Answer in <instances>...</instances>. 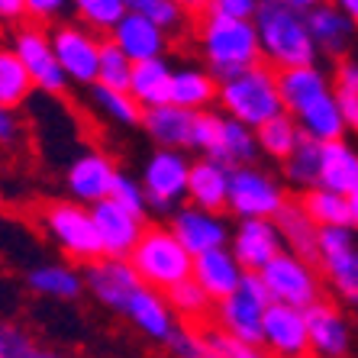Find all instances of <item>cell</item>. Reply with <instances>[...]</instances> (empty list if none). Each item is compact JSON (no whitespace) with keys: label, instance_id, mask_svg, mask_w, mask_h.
Returning a JSON list of instances; mask_svg holds the SVG:
<instances>
[{"label":"cell","instance_id":"ba28073f","mask_svg":"<svg viewBox=\"0 0 358 358\" xmlns=\"http://www.w3.org/2000/svg\"><path fill=\"white\" fill-rule=\"evenodd\" d=\"M284 203H287V191L268 168L245 165L229 171L226 213H233L236 220H275Z\"/></svg>","mask_w":358,"mask_h":358},{"label":"cell","instance_id":"ab89813d","mask_svg":"<svg viewBox=\"0 0 358 358\" xmlns=\"http://www.w3.org/2000/svg\"><path fill=\"white\" fill-rule=\"evenodd\" d=\"M300 207L307 210V217L317 223V229H333V226H349V203L339 194H329L323 187L300 194Z\"/></svg>","mask_w":358,"mask_h":358},{"label":"cell","instance_id":"8fae6325","mask_svg":"<svg viewBox=\"0 0 358 358\" xmlns=\"http://www.w3.org/2000/svg\"><path fill=\"white\" fill-rule=\"evenodd\" d=\"M187 171H191L187 152H168V149L152 152L139 175L149 213L171 217L181 207L184 197H187Z\"/></svg>","mask_w":358,"mask_h":358},{"label":"cell","instance_id":"603a6c76","mask_svg":"<svg viewBox=\"0 0 358 358\" xmlns=\"http://www.w3.org/2000/svg\"><path fill=\"white\" fill-rule=\"evenodd\" d=\"M120 317H126L142 336H149V339H155V342H168V336L175 333V326H178L165 294L152 291L145 284L136 287V294L129 297V303H126V310Z\"/></svg>","mask_w":358,"mask_h":358},{"label":"cell","instance_id":"6da1fadb","mask_svg":"<svg viewBox=\"0 0 358 358\" xmlns=\"http://www.w3.org/2000/svg\"><path fill=\"white\" fill-rule=\"evenodd\" d=\"M310 3L313 0H262L255 7L252 26L259 36L262 65H268L271 71L320 65V55L303 23Z\"/></svg>","mask_w":358,"mask_h":358},{"label":"cell","instance_id":"f907efd6","mask_svg":"<svg viewBox=\"0 0 358 358\" xmlns=\"http://www.w3.org/2000/svg\"><path fill=\"white\" fill-rule=\"evenodd\" d=\"M20 136H23L20 117L0 107V145H13V142H20Z\"/></svg>","mask_w":358,"mask_h":358},{"label":"cell","instance_id":"5bb4252c","mask_svg":"<svg viewBox=\"0 0 358 358\" xmlns=\"http://www.w3.org/2000/svg\"><path fill=\"white\" fill-rule=\"evenodd\" d=\"M168 229L178 242L184 245V252L197 259L203 252H217L229 245V233L233 226L226 223V213H207V210H197L191 203H181V207L168 217Z\"/></svg>","mask_w":358,"mask_h":358},{"label":"cell","instance_id":"277c9868","mask_svg":"<svg viewBox=\"0 0 358 358\" xmlns=\"http://www.w3.org/2000/svg\"><path fill=\"white\" fill-rule=\"evenodd\" d=\"M126 262H129V268L145 287L159 294H168L175 291L178 284L191 281V268H194V259L184 252V245L171 236V229L165 223L145 226V233L136 242L133 255Z\"/></svg>","mask_w":358,"mask_h":358},{"label":"cell","instance_id":"d590c367","mask_svg":"<svg viewBox=\"0 0 358 358\" xmlns=\"http://www.w3.org/2000/svg\"><path fill=\"white\" fill-rule=\"evenodd\" d=\"M33 91H36L33 81L26 75V68L20 65V59L13 55V49L0 45V107L17 113Z\"/></svg>","mask_w":358,"mask_h":358},{"label":"cell","instance_id":"ee69618b","mask_svg":"<svg viewBox=\"0 0 358 358\" xmlns=\"http://www.w3.org/2000/svg\"><path fill=\"white\" fill-rule=\"evenodd\" d=\"M168 349L175 358H213L207 339H203V326L178 323L175 333L168 336Z\"/></svg>","mask_w":358,"mask_h":358},{"label":"cell","instance_id":"83f0119b","mask_svg":"<svg viewBox=\"0 0 358 358\" xmlns=\"http://www.w3.org/2000/svg\"><path fill=\"white\" fill-rule=\"evenodd\" d=\"M220 81L203 65H178L171 68V100L187 113H203L217 107Z\"/></svg>","mask_w":358,"mask_h":358},{"label":"cell","instance_id":"484cf974","mask_svg":"<svg viewBox=\"0 0 358 358\" xmlns=\"http://www.w3.org/2000/svg\"><path fill=\"white\" fill-rule=\"evenodd\" d=\"M333 91L329 87V75L320 65L307 68H291V71H278V94H281V107L287 117H297L307 107H313L320 97Z\"/></svg>","mask_w":358,"mask_h":358},{"label":"cell","instance_id":"7c38bea8","mask_svg":"<svg viewBox=\"0 0 358 358\" xmlns=\"http://www.w3.org/2000/svg\"><path fill=\"white\" fill-rule=\"evenodd\" d=\"M49 42H52V52H55V62H59L62 75L68 78V84H84V87L97 84L100 45H103L100 36L87 33L75 20H65L59 26H49Z\"/></svg>","mask_w":358,"mask_h":358},{"label":"cell","instance_id":"816d5d0a","mask_svg":"<svg viewBox=\"0 0 358 358\" xmlns=\"http://www.w3.org/2000/svg\"><path fill=\"white\" fill-rule=\"evenodd\" d=\"M345 203H349V226L352 229H358V187L345 197Z\"/></svg>","mask_w":358,"mask_h":358},{"label":"cell","instance_id":"ffe728a7","mask_svg":"<svg viewBox=\"0 0 358 358\" xmlns=\"http://www.w3.org/2000/svg\"><path fill=\"white\" fill-rule=\"evenodd\" d=\"M81 278H84V291H91L94 300L103 303L107 310H113V313H123L129 297L142 284L136 278V271L129 268V262H120V259L91 262V265H84Z\"/></svg>","mask_w":358,"mask_h":358},{"label":"cell","instance_id":"4fadbf2b","mask_svg":"<svg viewBox=\"0 0 358 358\" xmlns=\"http://www.w3.org/2000/svg\"><path fill=\"white\" fill-rule=\"evenodd\" d=\"M10 49L20 59V65L26 68V75L33 81V87L45 94H65L68 78L62 75L59 62H55V52H52L49 42V29H42L36 23H23L13 29V39H10Z\"/></svg>","mask_w":358,"mask_h":358},{"label":"cell","instance_id":"b9f144b4","mask_svg":"<svg viewBox=\"0 0 358 358\" xmlns=\"http://www.w3.org/2000/svg\"><path fill=\"white\" fill-rule=\"evenodd\" d=\"M91 103L117 126H139L142 123V110L126 91H113V87H100L91 84Z\"/></svg>","mask_w":358,"mask_h":358},{"label":"cell","instance_id":"7402d4cb","mask_svg":"<svg viewBox=\"0 0 358 358\" xmlns=\"http://www.w3.org/2000/svg\"><path fill=\"white\" fill-rule=\"evenodd\" d=\"M126 59L139 65V62H152V59H165V52L171 49V39L162 33L155 23L136 13V10H126V17L117 23V29L107 36Z\"/></svg>","mask_w":358,"mask_h":358},{"label":"cell","instance_id":"d6a6232c","mask_svg":"<svg viewBox=\"0 0 358 358\" xmlns=\"http://www.w3.org/2000/svg\"><path fill=\"white\" fill-rule=\"evenodd\" d=\"M126 3H129V10H136V13H142L149 23L159 26L168 39L194 29L191 3H187V7L178 3V0H126Z\"/></svg>","mask_w":358,"mask_h":358},{"label":"cell","instance_id":"7dc6e473","mask_svg":"<svg viewBox=\"0 0 358 358\" xmlns=\"http://www.w3.org/2000/svg\"><path fill=\"white\" fill-rule=\"evenodd\" d=\"M71 20V3L68 0H26V23L36 26H59Z\"/></svg>","mask_w":358,"mask_h":358},{"label":"cell","instance_id":"ac0fdd59","mask_svg":"<svg viewBox=\"0 0 358 358\" xmlns=\"http://www.w3.org/2000/svg\"><path fill=\"white\" fill-rule=\"evenodd\" d=\"M226 249L233 252V259L245 275H259L268 262L281 255L284 245L271 220H236Z\"/></svg>","mask_w":358,"mask_h":358},{"label":"cell","instance_id":"836d02e7","mask_svg":"<svg viewBox=\"0 0 358 358\" xmlns=\"http://www.w3.org/2000/svg\"><path fill=\"white\" fill-rule=\"evenodd\" d=\"M126 10H129L126 0H75L71 3V20L78 26H84L87 33L107 39L117 29L120 20L126 17Z\"/></svg>","mask_w":358,"mask_h":358},{"label":"cell","instance_id":"8d00e7d4","mask_svg":"<svg viewBox=\"0 0 358 358\" xmlns=\"http://www.w3.org/2000/svg\"><path fill=\"white\" fill-rule=\"evenodd\" d=\"M329 87L339 103V113L345 120V129H358V59L349 55L333 65L329 75Z\"/></svg>","mask_w":358,"mask_h":358},{"label":"cell","instance_id":"44dd1931","mask_svg":"<svg viewBox=\"0 0 358 358\" xmlns=\"http://www.w3.org/2000/svg\"><path fill=\"white\" fill-rule=\"evenodd\" d=\"M262 349L271 358H300L310 355L303 310L271 303L262 317Z\"/></svg>","mask_w":358,"mask_h":358},{"label":"cell","instance_id":"d4e9b609","mask_svg":"<svg viewBox=\"0 0 358 358\" xmlns=\"http://www.w3.org/2000/svg\"><path fill=\"white\" fill-rule=\"evenodd\" d=\"M142 129L149 133V139L168 152H187L194 149V113L165 103L155 110H142Z\"/></svg>","mask_w":358,"mask_h":358},{"label":"cell","instance_id":"52a82bcc","mask_svg":"<svg viewBox=\"0 0 358 358\" xmlns=\"http://www.w3.org/2000/svg\"><path fill=\"white\" fill-rule=\"evenodd\" d=\"M271 307L268 291L259 275H245L242 284L220 303H213V320L210 326H217L220 333L229 339L245 342V345H262V317Z\"/></svg>","mask_w":358,"mask_h":358},{"label":"cell","instance_id":"9c48e42d","mask_svg":"<svg viewBox=\"0 0 358 358\" xmlns=\"http://www.w3.org/2000/svg\"><path fill=\"white\" fill-rule=\"evenodd\" d=\"M259 278L265 284L268 300L281 303V307L307 310L317 300H323V275H320V268L291 255V252H281L275 262H268L259 271Z\"/></svg>","mask_w":358,"mask_h":358},{"label":"cell","instance_id":"5b68a950","mask_svg":"<svg viewBox=\"0 0 358 358\" xmlns=\"http://www.w3.org/2000/svg\"><path fill=\"white\" fill-rule=\"evenodd\" d=\"M194 149L200 152V159L217 162L226 171L259 165L255 133L245 129L242 123H236V120H229L226 113H220L217 107L194 113Z\"/></svg>","mask_w":358,"mask_h":358},{"label":"cell","instance_id":"bcb514c9","mask_svg":"<svg viewBox=\"0 0 358 358\" xmlns=\"http://www.w3.org/2000/svg\"><path fill=\"white\" fill-rule=\"evenodd\" d=\"M110 200L117 203V207L129 210V213H136V217H149V203H145V194H142V184L139 178L133 175H123L120 171L117 181H113V194H110Z\"/></svg>","mask_w":358,"mask_h":358},{"label":"cell","instance_id":"f35d334b","mask_svg":"<svg viewBox=\"0 0 358 358\" xmlns=\"http://www.w3.org/2000/svg\"><path fill=\"white\" fill-rule=\"evenodd\" d=\"M300 139H303V136H300L297 123H294L287 113H281V117H275V120H268L265 126H259V129H255L259 155H268V159H275V162L287 159V155L297 149Z\"/></svg>","mask_w":358,"mask_h":358},{"label":"cell","instance_id":"60d3db41","mask_svg":"<svg viewBox=\"0 0 358 358\" xmlns=\"http://www.w3.org/2000/svg\"><path fill=\"white\" fill-rule=\"evenodd\" d=\"M0 358H68V355L52 349V345H42L23 326L0 323Z\"/></svg>","mask_w":358,"mask_h":358},{"label":"cell","instance_id":"74e56055","mask_svg":"<svg viewBox=\"0 0 358 358\" xmlns=\"http://www.w3.org/2000/svg\"><path fill=\"white\" fill-rule=\"evenodd\" d=\"M165 300L171 307V313H175V320H181L187 326H207L213 320V300L200 291L194 281L178 284L175 291L165 294Z\"/></svg>","mask_w":358,"mask_h":358},{"label":"cell","instance_id":"d6986e66","mask_svg":"<svg viewBox=\"0 0 358 358\" xmlns=\"http://www.w3.org/2000/svg\"><path fill=\"white\" fill-rule=\"evenodd\" d=\"M94 213V229H97V239H100V252L103 259H120L126 262L133 255L136 242L142 239L145 233V220L129 213V210L117 207L113 200H103L97 207H91Z\"/></svg>","mask_w":358,"mask_h":358},{"label":"cell","instance_id":"e575fe53","mask_svg":"<svg viewBox=\"0 0 358 358\" xmlns=\"http://www.w3.org/2000/svg\"><path fill=\"white\" fill-rule=\"evenodd\" d=\"M281 178L287 181V187L307 194L320 184V142L300 139L297 149L281 162Z\"/></svg>","mask_w":358,"mask_h":358},{"label":"cell","instance_id":"7a4b0ae2","mask_svg":"<svg viewBox=\"0 0 358 358\" xmlns=\"http://www.w3.org/2000/svg\"><path fill=\"white\" fill-rule=\"evenodd\" d=\"M194 13V39H197V52L203 59V68L217 81L249 71V68L262 65L259 52V36L252 20H226L210 13L203 3H191Z\"/></svg>","mask_w":358,"mask_h":358},{"label":"cell","instance_id":"7bdbcfd3","mask_svg":"<svg viewBox=\"0 0 358 358\" xmlns=\"http://www.w3.org/2000/svg\"><path fill=\"white\" fill-rule=\"evenodd\" d=\"M129 75H133V62L110 39L100 45V65H97V84L100 87H113V91H126L129 87Z\"/></svg>","mask_w":358,"mask_h":358},{"label":"cell","instance_id":"c3c4849f","mask_svg":"<svg viewBox=\"0 0 358 358\" xmlns=\"http://www.w3.org/2000/svg\"><path fill=\"white\" fill-rule=\"evenodd\" d=\"M203 7H207L210 13H217V17H226V20H252L259 0H210Z\"/></svg>","mask_w":358,"mask_h":358},{"label":"cell","instance_id":"1f68e13d","mask_svg":"<svg viewBox=\"0 0 358 358\" xmlns=\"http://www.w3.org/2000/svg\"><path fill=\"white\" fill-rule=\"evenodd\" d=\"M26 284L33 287L39 297H52V300H78L84 294V278L78 268L65 265V262H49V265H36Z\"/></svg>","mask_w":358,"mask_h":358},{"label":"cell","instance_id":"8992f818","mask_svg":"<svg viewBox=\"0 0 358 358\" xmlns=\"http://www.w3.org/2000/svg\"><path fill=\"white\" fill-rule=\"evenodd\" d=\"M39 226L71 262L91 265L103 259L97 229H94V213L75 200H49L39 210Z\"/></svg>","mask_w":358,"mask_h":358},{"label":"cell","instance_id":"f5cc1de1","mask_svg":"<svg viewBox=\"0 0 358 358\" xmlns=\"http://www.w3.org/2000/svg\"><path fill=\"white\" fill-rule=\"evenodd\" d=\"M339 7H342V13H345V17L352 20V26L358 29V0H342Z\"/></svg>","mask_w":358,"mask_h":358},{"label":"cell","instance_id":"9a60e30c","mask_svg":"<svg viewBox=\"0 0 358 358\" xmlns=\"http://www.w3.org/2000/svg\"><path fill=\"white\" fill-rule=\"evenodd\" d=\"M307 323V345L313 358H345L352 349V326L339 303L333 300H317L313 307L303 310Z\"/></svg>","mask_w":358,"mask_h":358},{"label":"cell","instance_id":"f546056e","mask_svg":"<svg viewBox=\"0 0 358 358\" xmlns=\"http://www.w3.org/2000/svg\"><path fill=\"white\" fill-rule=\"evenodd\" d=\"M323 191L349 197L358 187V149L352 142H326L320 145V184Z\"/></svg>","mask_w":358,"mask_h":358},{"label":"cell","instance_id":"3957f363","mask_svg":"<svg viewBox=\"0 0 358 358\" xmlns=\"http://www.w3.org/2000/svg\"><path fill=\"white\" fill-rule=\"evenodd\" d=\"M217 103L220 113H226L229 120L255 133L268 120L284 113L281 94H278V71H271L268 65H255L249 71L226 78V81H220Z\"/></svg>","mask_w":358,"mask_h":358},{"label":"cell","instance_id":"f1b7e54d","mask_svg":"<svg viewBox=\"0 0 358 358\" xmlns=\"http://www.w3.org/2000/svg\"><path fill=\"white\" fill-rule=\"evenodd\" d=\"M278 229V236H281V245L284 252H291V255H297V259L310 262V265H317V223L307 217V210L300 207L297 197H287V203H284L281 210H278V217L271 220Z\"/></svg>","mask_w":358,"mask_h":358},{"label":"cell","instance_id":"db71d44e","mask_svg":"<svg viewBox=\"0 0 358 358\" xmlns=\"http://www.w3.org/2000/svg\"><path fill=\"white\" fill-rule=\"evenodd\" d=\"M300 358H313V355H300Z\"/></svg>","mask_w":358,"mask_h":358},{"label":"cell","instance_id":"f6af8a7d","mask_svg":"<svg viewBox=\"0 0 358 358\" xmlns=\"http://www.w3.org/2000/svg\"><path fill=\"white\" fill-rule=\"evenodd\" d=\"M203 339L210 345V355L213 358H271L262 345H245V342L229 339L226 333H220L217 326H203Z\"/></svg>","mask_w":358,"mask_h":358},{"label":"cell","instance_id":"e0dca14e","mask_svg":"<svg viewBox=\"0 0 358 358\" xmlns=\"http://www.w3.org/2000/svg\"><path fill=\"white\" fill-rule=\"evenodd\" d=\"M303 23H307V33L313 39L317 55H326V59H333V62H342L352 55L358 29L342 13L339 3H317L313 0L310 10L303 13Z\"/></svg>","mask_w":358,"mask_h":358},{"label":"cell","instance_id":"30bf717a","mask_svg":"<svg viewBox=\"0 0 358 358\" xmlns=\"http://www.w3.org/2000/svg\"><path fill=\"white\" fill-rule=\"evenodd\" d=\"M317 268L336 297L358 307V233L352 226L320 229L317 236Z\"/></svg>","mask_w":358,"mask_h":358},{"label":"cell","instance_id":"4dcf8cb0","mask_svg":"<svg viewBox=\"0 0 358 358\" xmlns=\"http://www.w3.org/2000/svg\"><path fill=\"white\" fill-rule=\"evenodd\" d=\"M171 68L175 65H168V59H152V62L133 65L126 94L139 103V110L165 107L171 100Z\"/></svg>","mask_w":358,"mask_h":358},{"label":"cell","instance_id":"2e32d148","mask_svg":"<svg viewBox=\"0 0 358 358\" xmlns=\"http://www.w3.org/2000/svg\"><path fill=\"white\" fill-rule=\"evenodd\" d=\"M120 168L113 165L110 155L103 152H81L65 171V184H68V194L75 203L81 207H97L103 200H110L113 194V181H117Z\"/></svg>","mask_w":358,"mask_h":358},{"label":"cell","instance_id":"4316f807","mask_svg":"<svg viewBox=\"0 0 358 358\" xmlns=\"http://www.w3.org/2000/svg\"><path fill=\"white\" fill-rule=\"evenodd\" d=\"M226 197H229V171L210 159H194L187 171L184 203L207 210V213H226Z\"/></svg>","mask_w":358,"mask_h":358},{"label":"cell","instance_id":"cb8c5ba5","mask_svg":"<svg viewBox=\"0 0 358 358\" xmlns=\"http://www.w3.org/2000/svg\"><path fill=\"white\" fill-rule=\"evenodd\" d=\"M242 278H245V271L239 268V262L233 259L229 249L203 252V255L194 259V268H191V281L197 284L213 303L229 297V294L242 284Z\"/></svg>","mask_w":358,"mask_h":358},{"label":"cell","instance_id":"681fc988","mask_svg":"<svg viewBox=\"0 0 358 358\" xmlns=\"http://www.w3.org/2000/svg\"><path fill=\"white\" fill-rule=\"evenodd\" d=\"M26 23V0H0V26L17 29Z\"/></svg>","mask_w":358,"mask_h":358}]
</instances>
